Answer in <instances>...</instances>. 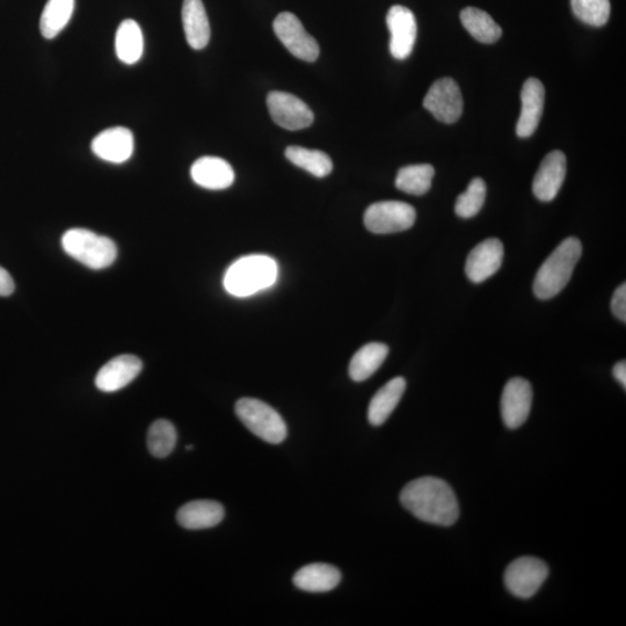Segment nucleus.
Instances as JSON below:
<instances>
[{"instance_id": "nucleus-1", "label": "nucleus", "mask_w": 626, "mask_h": 626, "mask_svg": "<svg viewBox=\"0 0 626 626\" xmlns=\"http://www.w3.org/2000/svg\"><path fill=\"white\" fill-rule=\"evenodd\" d=\"M400 502L418 520L438 526H453L460 518V505L455 492L440 478L412 480L400 493Z\"/></svg>"}, {"instance_id": "nucleus-2", "label": "nucleus", "mask_w": 626, "mask_h": 626, "mask_svg": "<svg viewBox=\"0 0 626 626\" xmlns=\"http://www.w3.org/2000/svg\"><path fill=\"white\" fill-rule=\"evenodd\" d=\"M581 254L582 244L578 238L570 237L560 243L538 269L534 282L536 297L550 300L557 296L570 282Z\"/></svg>"}, {"instance_id": "nucleus-3", "label": "nucleus", "mask_w": 626, "mask_h": 626, "mask_svg": "<svg viewBox=\"0 0 626 626\" xmlns=\"http://www.w3.org/2000/svg\"><path fill=\"white\" fill-rule=\"evenodd\" d=\"M279 267L267 256H247L232 264L224 276V288L232 296L249 297L271 288L278 280Z\"/></svg>"}, {"instance_id": "nucleus-4", "label": "nucleus", "mask_w": 626, "mask_h": 626, "mask_svg": "<svg viewBox=\"0 0 626 626\" xmlns=\"http://www.w3.org/2000/svg\"><path fill=\"white\" fill-rule=\"evenodd\" d=\"M62 246L69 257L91 269L107 268L118 257V247L111 238L86 229H70L65 232Z\"/></svg>"}, {"instance_id": "nucleus-5", "label": "nucleus", "mask_w": 626, "mask_h": 626, "mask_svg": "<svg viewBox=\"0 0 626 626\" xmlns=\"http://www.w3.org/2000/svg\"><path fill=\"white\" fill-rule=\"evenodd\" d=\"M236 414L245 427L261 440L280 444L287 438L285 420L272 406L259 399H239L236 404Z\"/></svg>"}, {"instance_id": "nucleus-6", "label": "nucleus", "mask_w": 626, "mask_h": 626, "mask_svg": "<svg viewBox=\"0 0 626 626\" xmlns=\"http://www.w3.org/2000/svg\"><path fill=\"white\" fill-rule=\"evenodd\" d=\"M416 220V209L409 203L400 201L376 202L365 213L366 228L376 235L397 234L409 230Z\"/></svg>"}, {"instance_id": "nucleus-7", "label": "nucleus", "mask_w": 626, "mask_h": 626, "mask_svg": "<svg viewBox=\"0 0 626 626\" xmlns=\"http://www.w3.org/2000/svg\"><path fill=\"white\" fill-rule=\"evenodd\" d=\"M549 577V567L535 557H521L509 564L505 572V585L516 598L530 599L540 591Z\"/></svg>"}, {"instance_id": "nucleus-8", "label": "nucleus", "mask_w": 626, "mask_h": 626, "mask_svg": "<svg viewBox=\"0 0 626 626\" xmlns=\"http://www.w3.org/2000/svg\"><path fill=\"white\" fill-rule=\"evenodd\" d=\"M274 32L291 54L301 61L315 62L319 57V46L305 31L300 19L290 12H282L274 20Z\"/></svg>"}, {"instance_id": "nucleus-9", "label": "nucleus", "mask_w": 626, "mask_h": 626, "mask_svg": "<svg viewBox=\"0 0 626 626\" xmlns=\"http://www.w3.org/2000/svg\"><path fill=\"white\" fill-rule=\"evenodd\" d=\"M463 97L460 86L451 78H441L431 86L424 100V107L440 122L455 123L463 113Z\"/></svg>"}, {"instance_id": "nucleus-10", "label": "nucleus", "mask_w": 626, "mask_h": 626, "mask_svg": "<svg viewBox=\"0 0 626 626\" xmlns=\"http://www.w3.org/2000/svg\"><path fill=\"white\" fill-rule=\"evenodd\" d=\"M267 106L276 125L287 130H302L315 120L311 109L300 98L287 92L273 91L268 94Z\"/></svg>"}, {"instance_id": "nucleus-11", "label": "nucleus", "mask_w": 626, "mask_h": 626, "mask_svg": "<svg viewBox=\"0 0 626 626\" xmlns=\"http://www.w3.org/2000/svg\"><path fill=\"white\" fill-rule=\"evenodd\" d=\"M391 33L390 53L398 61H404L416 45L418 27L413 12L405 6H392L387 17Z\"/></svg>"}, {"instance_id": "nucleus-12", "label": "nucleus", "mask_w": 626, "mask_h": 626, "mask_svg": "<svg viewBox=\"0 0 626 626\" xmlns=\"http://www.w3.org/2000/svg\"><path fill=\"white\" fill-rule=\"evenodd\" d=\"M531 404H533L531 384L521 377L509 380L501 396V417L506 427L520 428L529 417Z\"/></svg>"}, {"instance_id": "nucleus-13", "label": "nucleus", "mask_w": 626, "mask_h": 626, "mask_svg": "<svg viewBox=\"0 0 626 626\" xmlns=\"http://www.w3.org/2000/svg\"><path fill=\"white\" fill-rule=\"evenodd\" d=\"M504 260V245L498 238H489L473 249L465 264V273L473 283H482L499 272Z\"/></svg>"}, {"instance_id": "nucleus-14", "label": "nucleus", "mask_w": 626, "mask_h": 626, "mask_svg": "<svg viewBox=\"0 0 626 626\" xmlns=\"http://www.w3.org/2000/svg\"><path fill=\"white\" fill-rule=\"evenodd\" d=\"M134 149V135L123 127L106 129L92 141L94 155L113 164L126 163L133 156Z\"/></svg>"}, {"instance_id": "nucleus-15", "label": "nucleus", "mask_w": 626, "mask_h": 626, "mask_svg": "<svg viewBox=\"0 0 626 626\" xmlns=\"http://www.w3.org/2000/svg\"><path fill=\"white\" fill-rule=\"evenodd\" d=\"M566 170V156L562 151H552L545 156L533 183L536 198L542 202L555 200L564 184Z\"/></svg>"}, {"instance_id": "nucleus-16", "label": "nucleus", "mask_w": 626, "mask_h": 626, "mask_svg": "<svg viewBox=\"0 0 626 626\" xmlns=\"http://www.w3.org/2000/svg\"><path fill=\"white\" fill-rule=\"evenodd\" d=\"M143 369L141 359L135 355H120L99 370L96 387L103 392H116L126 388Z\"/></svg>"}, {"instance_id": "nucleus-17", "label": "nucleus", "mask_w": 626, "mask_h": 626, "mask_svg": "<svg viewBox=\"0 0 626 626\" xmlns=\"http://www.w3.org/2000/svg\"><path fill=\"white\" fill-rule=\"evenodd\" d=\"M521 100L522 109L516 134L528 138L535 133L543 114L545 90L541 80L527 79L522 87Z\"/></svg>"}, {"instance_id": "nucleus-18", "label": "nucleus", "mask_w": 626, "mask_h": 626, "mask_svg": "<svg viewBox=\"0 0 626 626\" xmlns=\"http://www.w3.org/2000/svg\"><path fill=\"white\" fill-rule=\"evenodd\" d=\"M191 176L196 185L211 191H222L235 181L232 166L222 158L202 157L193 164Z\"/></svg>"}, {"instance_id": "nucleus-19", "label": "nucleus", "mask_w": 626, "mask_h": 626, "mask_svg": "<svg viewBox=\"0 0 626 626\" xmlns=\"http://www.w3.org/2000/svg\"><path fill=\"white\" fill-rule=\"evenodd\" d=\"M224 507L214 500H195L181 507L177 521L188 530H201L216 527L224 519Z\"/></svg>"}, {"instance_id": "nucleus-20", "label": "nucleus", "mask_w": 626, "mask_h": 626, "mask_svg": "<svg viewBox=\"0 0 626 626\" xmlns=\"http://www.w3.org/2000/svg\"><path fill=\"white\" fill-rule=\"evenodd\" d=\"M294 585L309 593H327L336 588L341 581V573L329 564H310L302 567L294 575Z\"/></svg>"}, {"instance_id": "nucleus-21", "label": "nucleus", "mask_w": 626, "mask_h": 626, "mask_svg": "<svg viewBox=\"0 0 626 626\" xmlns=\"http://www.w3.org/2000/svg\"><path fill=\"white\" fill-rule=\"evenodd\" d=\"M183 24L188 45L195 50L208 46L210 25L202 0H184Z\"/></svg>"}, {"instance_id": "nucleus-22", "label": "nucleus", "mask_w": 626, "mask_h": 626, "mask_svg": "<svg viewBox=\"0 0 626 626\" xmlns=\"http://www.w3.org/2000/svg\"><path fill=\"white\" fill-rule=\"evenodd\" d=\"M406 390V381L403 377L393 378L376 392L371 399L368 409V420L373 426H382L402 399Z\"/></svg>"}, {"instance_id": "nucleus-23", "label": "nucleus", "mask_w": 626, "mask_h": 626, "mask_svg": "<svg viewBox=\"0 0 626 626\" xmlns=\"http://www.w3.org/2000/svg\"><path fill=\"white\" fill-rule=\"evenodd\" d=\"M389 347L381 342H371L355 353L349 365V376L354 382H363L373 376L388 358Z\"/></svg>"}, {"instance_id": "nucleus-24", "label": "nucleus", "mask_w": 626, "mask_h": 626, "mask_svg": "<svg viewBox=\"0 0 626 626\" xmlns=\"http://www.w3.org/2000/svg\"><path fill=\"white\" fill-rule=\"evenodd\" d=\"M115 50L119 60L128 65L141 60L144 39L142 29L135 20L122 21L115 35Z\"/></svg>"}, {"instance_id": "nucleus-25", "label": "nucleus", "mask_w": 626, "mask_h": 626, "mask_svg": "<svg viewBox=\"0 0 626 626\" xmlns=\"http://www.w3.org/2000/svg\"><path fill=\"white\" fill-rule=\"evenodd\" d=\"M461 20L464 28L479 42L491 45L501 38V27L485 11L467 7L461 12Z\"/></svg>"}, {"instance_id": "nucleus-26", "label": "nucleus", "mask_w": 626, "mask_h": 626, "mask_svg": "<svg viewBox=\"0 0 626 626\" xmlns=\"http://www.w3.org/2000/svg\"><path fill=\"white\" fill-rule=\"evenodd\" d=\"M75 10V0H48L43 9L40 29L46 39L52 40L69 24Z\"/></svg>"}, {"instance_id": "nucleus-27", "label": "nucleus", "mask_w": 626, "mask_h": 626, "mask_svg": "<svg viewBox=\"0 0 626 626\" xmlns=\"http://www.w3.org/2000/svg\"><path fill=\"white\" fill-rule=\"evenodd\" d=\"M435 170L432 165H410L400 169L396 178V187L410 195H424L432 187Z\"/></svg>"}, {"instance_id": "nucleus-28", "label": "nucleus", "mask_w": 626, "mask_h": 626, "mask_svg": "<svg viewBox=\"0 0 626 626\" xmlns=\"http://www.w3.org/2000/svg\"><path fill=\"white\" fill-rule=\"evenodd\" d=\"M286 157L289 162L301 167V169L308 171L317 178L327 177L333 170L332 159L323 151L310 150L293 145V147L287 148Z\"/></svg>"}, {"instance_id": "nucleus-29", "label": "nucleus", "mask_w": 626, "mask_h": 626, "mask_svg": "<svg viewBox=\"0 0 626 626\" xmlns=\"http://www.w3.org/2000/svg\"><path fill=\"white\" fill-rule=\"evenodd\" d=\"M177 429L171 421L159 419L154 422L148 432V448L152 456L165 458L169 456L177 444Z\"/></svg>"}, {"instance_id": "nucleus-30", "label": "nucleus", "mask_w": 626, "mask_h": 626, "mask_svg": "<svg viewBox=\"0 0 626 626\" xmlns=\"http://www.w3.org/2000/svg\"><path fill=\"white\" fill-rule=\"evenodd\" d=\"M572 10L582 23L602 27L610 17V0H571Z\"/></svg>"}, {"instance_id": "nucleus-31", "label": "nucleus", "mask_w": 626, "mask_h": 626, "mask_svg": "<svg viewBox=\"0 0 626 626\" xmlns=\"http://www.w3.org/2000/svg\"><path fill=\"white\" fill-rule=\"evenodd\" d=\"M486 199L485 181L475 178L471 181L467 191L458 196L455 206L457 216L471 218L483 208Z\"/></svg>"}, {"instance_id": "nucleus-32", "label": "nucleus", "mask_w": 626, "mask_h": 626, "mask_svg": "<svg viewBox=\"0 0 626 626\" xmlns=\"http://www.w3.org/2000/svg\"><path fill=\"white\" fill-rule=\"evenodd\" d=\"M611 310H613L614 315L617 319H620L621 322H626V285L623 283L620 287H618L613 296V300H611Z\"/></svg>"}, {"instance_id": "nucleus-33", "label": "nucleus", "mask_w": 626, "mask_h": 626, "mask_svg": "<svg viewBox=\"0 0 626 626\" xmlns=\"http://www.w3.org/2000/svg\"><path fill=\"white\" fill-rule=\"evenodd\" d=\"M16 286L9 272L3 267H0V296H10Z\"/></svg>"}, {"instance_id": "nucleus-34", "label": "nucleus", "mask_w": 626, "mask_h": 626, "mask_svg": "<svg viewBox=\"0 0 626 626\" xmlns=\"http://www.w3.org/2000/svg\"><path fill=\"white\" fill-rule=\"evenodd\" d=\"M614 376L618 382L623 385V388H626V363L625 361H620L616 363V366L613 369Z\"/></svg>"}]
</instances>
